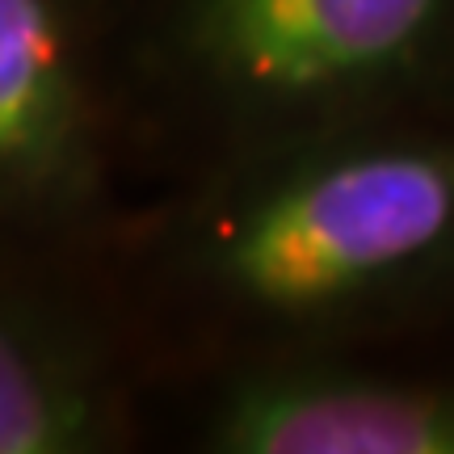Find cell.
Segmentation results:
<instances>
[{
	"label": "cell",
	"mask_w": 454,
	"mask_h": 454,
	"mask_svg": "<svg viewBox=\"0 0 454 454\" xmlns=\"http://www.w3.org/2000/svg\"><path fill=\"white\" fill-rule=\"evenodd\" d=\"M135 337L198 371L379 349L454 316V118L219 164L106 240Z\"/></svg>",
	"instance_id": "6da1fadb"
},
{
	"label": "cell",
	"mask_w": 454,
	"mask_h": 454,
	"mask_svg": "<svg viewBox=\"0 0 454 454\" xmlns=\"http://www.w3.org/2000/svg\"><path fill=\"white\" fill-rule=\"evenodd\" d=\"M194 446L211 454H454V366L299 349L202 371Z\"/></svg>",
	"instance_id": "277c9868"
},
{
	"label": "cell",
	"mask_w": 454,
	"mask_h": 454,
	"mask_svg": "<svg viewBox=\"0 0 454 454\" xmlns=\"http://www.w3.org/2000/svg\"><path fill=\"white\" fill-rule=\"evenodd\" d=\"M114 72L127 135L194 177L454 118V0H114Z\"/></svg>",
	"instance_id": "7a4b0ae2"
},
{
	"label": "cell",
	"mask_w": 454,
	"mask_h": 454,
	"mask_svg": "<svg viewBox=\"0 0 454 454\" xmlns=\"http://www.w3.org/2000/svg\"><path fill=\"white\" fill-rule=\"evenodd\" d=\"M122 135L114 0H0V215L9 248L84 257L110 240Z\"/></svg>",
	"instance_id": "3957f363"
},
{
	"label": "cell",
	"mask_w": 454,
	"mask_h": 454,
	"mask_svg": "<svg viewBox=\"0 0 454 454\" xmlns=\"http://www.w3.org/2000/svg\"><path fill=\"white\" fill-rule=\"evenodd\" d=\"M72 257L17 253L0 291V454H101L130 438L118 299H98Z\"/></svg>",
	"instance_id": "5b68a950"
}]
</instances>
